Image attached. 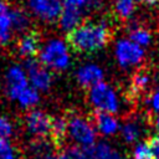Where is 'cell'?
Masks as SVG:
<instances>
[{
  "label": "cell",
  "instance_id": "24",
  "mask_svg": "<svg viewBox=\"0 0 159 159\" xmlns=\"http://www.w3.org/2000/svg\"><path fill=\"white\" fill-rule=\"evenodd\" d=\"M66 155L68 157V159H91L88 149L81 148V147H77V145L71 147L66 152Z\"/></svg>",
  "mask_w": 159,
  "mask_h": 159
},
{
  "label": "cell",
  "instance_id": "19",
  "mask_svg": "<svg viewBox=\"0 0 159 159\" xmlns=\"http://www.w3.org/2000/svg\"><path fill=\"white\" fill-rule=\"evenodd\" d=\"M135 10V0H116L114 11L119 19H129Z\"/></svg>",
  "mask_w": 159,
  "mask_h": 159
},
{
  "label": "cell",
  "instance_id": "23",
  "mask_svg": "<svg viewBox=\"0 0 159 159\" xmlns=\"http://www.w3.org/2000/svg\"><path fill=\"white\" fill-rule=\"evenodd\" d=\"M14 134V125L10 119L0 116V139H9Z\"/></svg>",
  "mask_w": 159,
  "mask_h": 159
},
{
  "label": "cell",
  "instance_id": "9",
  "mask_svg": "<svg viewBox=\"0 0 159 159\" xmlns=\"http://www.w3.org/2000/svg\"><path fill=\"white\" fill-rule=\"evenodd\" d=\"M30 11L42 21L52 22L60 17L62 0H27Z\"/></svg>",
  "mask_w": 159,
  "mask_h": 159
},
{
  "label": "cell",
  "instance_id": "7",
  "mask_svg": "<svg viewBox=\"0 0 159 159\" xmlns=\"http://www.w3.org/2000/svg\"><path fill=\"white\" fill-rule=\"evenodd\" d=\"M25 70L30 86L34 87L36 91H47L51 87L52 83L51 72L48 71V68H46L35 58L27 60L25 65Z\"/></svg>",
  "mask_w": 159,
  "mask_h": 159
},
{
  "label": "cell",
  "instance_id": "11",
  "mask_svg": "<svg viewBox=\"0 0 159 159\" xmlns=\"http://www.w3.org/2000/svg\"><path fill=\"white\" fill-rule=\"evenodd\" d=\"M10 11V4L6 0H0V46L9 45L14 36Z\"/></svg>",
  "mask_w": 159,
  "mask_h": 159
},
{
  "label": "cell",
  "instance_id": "10",
  "mask_svg": "<svg viewBox=\"0 0 159 159\" xmlns=\"http://www.w3.org/2000/svg\"><path fill=\"white\" fill-rule=\"evenodd\" d=\"M17 53L27 60H34L41 50V37L37 31L27 30L24 32L16 45Z\"/></svg>",
  "mask_w": 159,
  "mask_h": 159
},
{
  "label": "cell",
  "instance_id": "2",
  "mask_svg": "<svg viewBox=\"0 0 159 159\" xmlns=\"http://www.w3.org/2000/svg\"><path fill=\"white\" fill-rule=\"evenodd\" d=\"M67 119V137L81 148H91L96 144V129L92 122L83 116L73 114Z\"/></svg>",
  "mask_w": 159,
  "mask_h": 159
},
{
  "label": "cell",
  "instance_id": "27",
  "mask_svg": "<svg viewBox=\"0 0 159 159\" xmlns=\"http://www.w3.org/2000/svg\"><path fill=\"white\" fill-rule=\"evenodd\" d=\"M147 102H148L149 107L152 108V111L159 114V88L155 89V91H153L148 96V101Z\"/></svg>",
  "mask_w": 159,
  "mask_h": 159
},
{
  "label": "cell",
  "instance_id": "3",
  "mask_svg": "<svg viewBox=\"0 0 159 159\" xmlns=\"http://www.w3.org/2000/svg\"><path fill=\"white\" fill-rule=\"evenodd\" d=\"M40 63L46 68L62 71L70 66V53L67 45L58 39L50 40L39 52Z\"/></svg>",
  "mask_w": 159,
  "mask_h": 159
},
{
  "label": "cell",
  "instance_id": "15",
  "mask_svg": "<svg viewBox=\"0 0 159 159\" xmlns=\"http://www.w3.org/2000/svg\"><path fill=\"white\" fill-rule=\"evenodd\" d=\"M50 138L55 147H61L67 138V119L66 117H52Z\"/></svg>",
  "mask_w": 159,
  "mask_h": 159
},
{
  "label": "cell",
  "instance_id": "31",
  "mask_svg": "<svg viewBox=\"0 0 159 159\" xmlns=\"http://www.w3.org/2000/svg\"><path fill=\"white\" fill-rule=\"evenodd\" d=\"M142 2H145V4H155L158 0H139Z\"/></svg>",
  "mask_w": 159,
  "mask_h": 159
},
{
  "label": "cell",
  "instance_id": "18",
  "mask_svg": "<svg viewBox=\"0 0 159 159\" xmlns=\"http://www.w3.org/2000/svg\"><path fill=\"white\" fill-rule=\"evenodd\" d=\"M40 101V94H39V91H36L34 87L29 86L26 87L20 94L19 97L16 98L15 102H17V104L22 108H32L34 106H36Z\"/></svg>",
  "mask_w": 159,
  "mask_h": 159
},
{
  "label": "cell",
  "instance_id": "26",
  "mask_svg": "<svg viewBox=\"0 0 159 159\" xmlns=\"http://www.w3.org/2000/svg\"><path fill=\"white\" fill-rule=\"evenodd\" d=\"M145 143H147V145L150 150V154H152L153 159H159V134L149 137Z\"/></svg>",
  "mask_w": 159,
  "mask_h": 159
},
{
  "label": "cell",
  "instance_id": "29",
  "mask_svg": "<svg viewBox=\"0 0 159 159\" xmlns=\"http://www.w3.org/2000/svg\"><path fill=\"white\" fill-rule=\"evenodd\" d=\"M45 159H68L66 153H58V154H48L45 157Z\"/></svg>",
  "mask_w": 159,
  "mask_h": 159
},
{
  "label": "cell",
  "instance_id": "28",
  "mask_svg": "<svg viewBox=\"0 0 159 159\" xmlns=\"http://www.w3.org/2000/svg\"><path fill=\"white\" fill-rule=\"evenodd\" d=\"M86 2H87V9L91 10V9H97L101 5L102 0H86Z\"/></svg>",
  "mask_w": 159,
  "mask_h": 159
},
{
  "label": "cell",
  "instance_id": "17",
  "mask_svg": "<svg viewBox=\"0 0 159 159\" xmlns=\"http://www.w3.org/2000/svg\"><path fill=\"white\" fill-rule=\"evenodd\" d=\"M91 159H120L119 154L107 143H97L88 148Z\"/></svg>",
  "mask_w": 159,
  "mask_h": 159
},
{
  "label": "cell",
  "instance_id": "8",
  "mask_svg": "<svg viewBox=\"0 0 159 159\" xmlns=\"http://www.w3.org/2000/svg\"><path fill=\"white\" fill-rule=\"evenodd\" d=\"M116 57L120 66L132 67L142 62L144 57V51L140 46L135 45L130 40L122 39L116 45Z\"/></svg>",
  "mask_w": 159,
  "mask_h": 159
},
{
  "label": "cell",
  "instance_id": "12",
  "mask_svg": "<svg viewBox=\"0 0 159 159\" xmlns=\"http://www.w3.org/2000/svg\"><path fill=\"white\" fill-rule=\"evenodd\" d=\"M92 124L97 132L103 135H112L118 130V120L113 114L103 113V112H94L92 118Z\"/></svg>",
  "mask_w": 159,
  "mask_h": 159
},
{
  "label": "cell",
  "instance_id": "4",
  "mask_svg": "<svg viewBox=\"0 0 159 159\" xmlns=\"http://www.w3.org/2000/svg\"><path fill=\"white\" fill-rule=\"evenodd\" d=\"M88 99L96 112L114 114L119 109V101L114 89L103 81L89 88Z\"/></svg>",
  "mask_w": 159,
  "mask_h": 159
},
{
  "label": "cell",
  "instance_id": "21",
  "mask_svg": "<svg viewBox=\"0 0 159 159\" xmlns=\"http://www.w3.org/2000/svg\"><path fill=\"white\" fill-rule=\"evenodd\" d=\"M129 39H130L132 42H134L135 45L142 47V46H147V45L150 43L152 36H150V32L147 29L134 27L129 31Z\"/></svg>",
  "mask_w": 159,
  "mask_h": 159
},
{
  "label": "cell",
  "instance_id": "22",
  "mask_svg": "<svg viewBox=\"0 0 159 159\" xmlns=\"http://www.w3.org/2000/svg\"><path fill=\"white\" fill-rule=\"evenodd\" d=\"M0 159H17V150L9 139H0Z\"/></svg>",
  "mask_w": 159,
  "mask_h": 159
},
{
  "label": "cell",
  "instance_id": "14",
  "mask_svg": "<svg viewBox=\"0 0 159 159\" xmlns=\"http://www.w3.org/2000/svg\"><path fill=\"white\" fill-rule=\"evenodd\" d=\"M150 75L145 70H139L137 71L132 80H130V86H129V94L132 98H138L140 94L145 93L149 84H150Z\"/></svg>",
  "mask_w": 159,
  "mask_h": 159
},
{
  "label": "cell",
  "instance_id": "1",
  "mask_svg": "<svg viewBox=\"0 0 159 159\" xmlns=\"http://www.w3.org/2000/svg\"><path fill=\"white\" fill-rule=\"evenodd\" d=\"M111 40V30L106 22L82 21L66 35L67 45L76 52L92 53L104 47Z\"/></svg>",
  "mask_w": 159,
  "mask_h": 159
},
{
  "label": "cell",
  "instance_id": "5",
  "mask_svg": "<svg viewBox=\"0 0 159 159\" xmlns=\"http://www.w3.org/2000/svg\"><path fill=\"white\" fill-rule=\"evenodd\" d=\"M51 124H52V117L43 111L31 109L25 116L26 130L37 139H45L50 137Z\"/></svg>",
  "mask_w": 159,
  "mask_h": 159
},
{
  "label": "cell",
  "instance_id": "6",
  "mask_svg": "<svg viewBox=\"0 0 159 159\" xmlns=\"http://www.w3.org/2000/svg\"><path fill=\"white\" fill-rule=\"evenodd\" d=\"M4 83H5V92L9 96V98L12 101H16L19 94L26 87L30 86L25 68H22L19 65H12L6 70Z\"/></svg>",
  "mask_w": 159,
  "mask_h": 159
},
{
  "label": "cell",
  "instance_id": "25",
  "mask_svg": "<svg viewBox=\"0 0 159 159\" xmlns=\"http://www.w3.org/2000/svg\"><path fill=\"white\" fill-rule=\"evenodd\" d=\"M133 159H153L147 143H139L133 152Z\"/></svg>",
  "mask_w": 159,
  "mask_h": 159
},
{
  "label": "cell",
  "instance_id": "30",
  "mask_svg": "<svg viewBox=\"0 0 159 159\" xmlns=\"http://www.w3.org/2000/svg\"><path fill=\"white\" fill-rule=\"evenodd\" d=\"M154 124H155V128L159 130V114H158V116L154 118Z\"/></svg>",
  "mask_w": 159,
  "mask_h": 159
},
{
  "label": "cell",
  "instance_id": "20",
  "mask_svg": "<svg viewBox=\"0 0 159 159\" xmlns=\"http://www.w3.org/2000/svg\"><path fill=\"white\" fill-rule=\"evenodd\" d=\"M120 133H122V137L125 142L133 143L134 140L138 139V137L140 134V127L137 122L128 120L120 127Z\"/></svg>",
  "mask_w": 159,
  "mask_h": 159
},
{
  "label": "cell",
  "instance_id": "16",
  "mask_svg": "<svg viewBox=\"0 0 159 159\" xmlns=\"http://www.w3.org/2000/svg\"><path fill=\"white\" fill-rule=\"evenodd\" d=\"M14 32H26L30 26V16L21 7H11L10 11Z\"/></svg>",
  "mask_w": 159,
  "mask_h": 159
},
{
  "label": "cell",
  "instance_id": "13",
  "mask_svg": "<svg viewBox=\"0 0 159 159\" xmlns=\"http://www.w3.org/2000/svg\"><path fill=\"white\" fill-rule=\"evenodd\" d=\"M77 82L84 87L91 88L92 86L97 84L103 78V71L97 65H84L77 71Z\"/></svg>",
  "mask_w": 159,
  "mask_h": 159
}]
</instances>
